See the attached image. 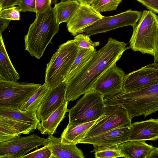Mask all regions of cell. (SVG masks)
Listing matches in <instances>:
<instances>
[{
    "instance_id": "cell-1",
    "label": "cell",
    "mask_w": 158,
    "mask_h": 158,
    "mask_svg": "<svg viewBox=\"0 0 158 158\" xmlns=\"http://www.w3.org/2000/svg\"><path fill=\"white\" fill-rule=\"evenodd\" d=\"M124 42L109 38L107 43L96 51L83 68L67 83L65 99L73 101L93 89L100 77L130 48Z\"/></svg>"
},
{
    "instance_id": "cell-2",
    "label": "cell",
    "mask_w": 158,
    "mask_h": 158,
    "mask_svg": "<svg viewBox=\"0 0 158 158\" xmlns=\"http://www.w3.org/2000/svg\"><path fill=\"white\" fill-rule=\"evenodd\" d=\"M104 100L105 105L125 109L131 120L140 115L146 117L158 111V83L140 90L106 97Z\"/></svg>"
},
{
    "instance_id": "cell-3",
    "label": "cell",
    "mask_w": 158,
    "mask_h": 158,
    "mask_svg": "<svg viewBox=\"0 0 158 158\" xmlns=\"http://www.w3.org/2000/svg\"><path fill=\"white\" fill-rule=\"evenodd\" d=\"M53 8L36 15L24 38L25 50L38 59L43 56L48 44L59 30Z\"/></svg>"
},
{
    "instance_id": "cell-4",
    "label": "cell",
    "mask_w": 158,
    "mask_h": 158,
    "mask_svg": "<svg viewBox=\"0 0 158 158\" xmlns=\"http://www.w3.org/2000/svg\"><path fill=\"white\" fill-rule=\"evenodd\" d=\"M133 28L130 48L154 57L158 47V16L151 10H144Z\"/></svg>"
},
{
    "instance_id": "cell-5",
    "label": "cell",
    "mask_w": 158,
    "mask_h": 158,
    "mask_svg": "<svg viewBox=\"0 0 158 158\" xmlns=\"http://www.w3.org/2000/svg\"><path fill=\"white\" fill-rule=\"evenodd\" d=\"M78 48L73 40L59 46L47 64L44 84L52 89L64 82L76 57Z\"/></svg>"
},
{
    "instance_id": "cell-6",
    "label": "cell",
    "mask_w": 158,
    "mask_h": 158,
    "mask_svg": "<svg viewBox=\"0 0 158 158\" xmlns=\"http://www.w3.org/2000/svg\"><path fill=\"white\" fill-rule=\"evenodd\" d=\"M104 97L94 89L85 93L69 110V125H75L95 120L102 114Z\"/></svg>"
},
{
    "instance_id": "cell-7",
    "label": "cell",
    "mask_w": 158,
    "mask_h": 158,
    "mask_svg": "<svg viewBox=\"0 0 158 158\" xmlns=\"http://www.w3.org/2000/svg\"><path fill=\"white\" fill-rule=\"evenodd\" d=\"M42 85L27 82L8 81L0 78V108L19 109Z\"/></svg>"
},
{
    "instance_id": "cell-8",
    "label": "cell",
    "mask_w": 158,
    "mask_h": 158,
    "mask_svg": "<svg viewBox=\"0 0 158 158\" xmlns=\"http://www.w3.org/2000/svg\"><path fill=\"white\" fill-rule=\"evenodd\" d=\"M131 119L124 108L105 105L102 114L87 133L85 138L95 136L120 127L131 126Z\"/></svg>"
},
{
    "instance_id": "cell-9",
    "label": "cell",
    "mask_w": 158,
    "mask_h": 158,
    "mask_svg": "<svg viewBox=\"0 0 158 158\" xmlns=\"http://www.w3.org/2000/svg\"><path fill=\"white\" fill-rule=\"evenodd\" d=\"M142 12L129 9L110 16H104L83 29L81 33L89 36L104 33L115 29L131 26L133 27L140 19Z\"/></svg>"
},
{
    "instance_id": "cell-10",
    "label": "cell",
    "mask_w": 158,
    "mask_h": 158,
    "mask_svg": "<svg viewBox=\"0 0 158 158\" xmlns=\"http://www.w3.org/2000/svg\"><path fill=\"white\" fill-rule=\"evenodd\" d=\"M0 121L13 127L20 135L29 134L35 130L40 121L34 111L0 108Z\"/></svg>"
},
{
    "instance_id": "cell-11",
    "label": "cell",
    "mask_w": 158,
    "mask_h": 158,
    "mask_svg": "<svg viewBox=\"0 0 158 158\" xmlns=\"http://www.w3.org/2000/svg\"><path fill=\"white\" fill-rule=\"evenodd\" d=\"M158 83V64L153 62L126 74L123 82V91H137Z\"/></svg>"
},
{
    "instance_id": "cell-12",
    "label": "cell",
    "mask_w": 158,
    "mask_h": 158,
    "mask_svg": "<svg viewBox=\"0 0 158 158\" xmlns=\"http://www.w3.org/2000/svg\"><path fill=\"white\" fill-rule=\"evenodd\" d=\"M45 139L34 134L0 143V158H22L32 149L44 146Z\"/></svg>"
},
{
    "instance_id": "cell-13",
    "label": "cell",
    "mask_w": 158,
    "mask_h": 158,
    "mask_svg": "<svg viewBox=\"0 0 158 158\" xmlns=\"http://www.w3.org/2000/svg\"><path fill=\"white\" fill-rule=\"evenodd\" d=\"M126 75L115 63L100 77L93 89L104 97L123 92V82Z\"/></svg>"
},
{
    "instance_id": "cell-14",
    "label": "cell",
    "mask_w": 158,
    "mask_h": 158,
    "mask_svg": "<svg viewBox=\"0 0 158 158\" xmlns=\"http://www.w3.org/2000/svg\"><path fill=\"white\" fill-rule=\"evenodd\" d=\"M103 16L91 5L80 3L68 21L67 27L73 36L81 33L83 29L102 18Z\"/></svg>"
},
{
    "instance_id": "cell-15",
    "label": "cell",
    "mask_w": 158,
    "mask_h": 158,
    "mask_svg": "<svg viewBox=\"0 0 158 158\" xmlns=\"http://www.w3.org/2000/svg\"><path fill=\"white\" fill-rule=\"evenodd\" d=\"M67 86V83L64 82L49 89L36 112L40 121L46 120L64 102Z\"/></svg>"
},
{
    "instance_id": "cell-16",
    "label": "cell",
    "mask_w": 158,
    "mask_h": 158,
    "mask_svg": "<svg viewBox=\"0 0 158 158\" xmlns=\"http://www.w3.org/2000/svg\"><path fill=\"white\" fill-rule=\"evenodd\" d=\"M131 126L111 130L98 135L85 138L78 143L92 144L94 147H104L120 144L129 140Z\"/></svg>"
},
{
    "instance_id": "cell-17",
    "label": "cell",
    "mask_w": 158,
    "mask_h": 158,
    "mask_svg": "<svg viewBox=\"0 0 158 158\" xmlns=\"http://www.w3.org/2000/svg\"><path fill=\"white\" fill-rule=\"evenodd\" d=\"M158 139V119H150L131 124L129 140L155 141Z\"/></svg>"
},
{
    "instance_id": "cell-18",
    "label": "cell",
    "mask_w": 158,
    "mask_h": 158,
    "mask_svg": "<svg viewBox=\"0 0 158 158\" xmlns=\"http://www.w3.org/2000/svg\"><path fill=\"white\" fill-rule=\"evenodd\" d=\"M60 138L52 135L45 139L44 146L48 147L51 151V158H84L82 151L76 144H64Z\"/></svg>"
},
{
    "instance_id": "cell-19",
    "label": "cell",
    "mask_w": 158,
    "mask_h": 158,
    "mask_svg": "<svg viewBox=\"0 0 158 158\" xmlns=\"http://www.w3.org/2000/svg\"><path fill=\"white\" fill-rule=\"evenodd\" d=\"M154 147L145 141L128 140L118 146L119 150L125 158H147Z\"/></svg>"
},
{
    "instance_id": "cell-20",
    "label": "cell",
    "mask_w": 158,
    "mask_h": 158,
    "mask_svg": "<svg viewBox=\"0 0 158 158\" xmlns=\"http://www.w3.org/2000/svg\"><path fill=\"white\" fill-rule=\"evenodd\" d=\"M69 102L66 100L60 106L54 111L45 120L41 121L38 125L37 128L41 134L53 135L56 133V129L64 119L66 112H69Z\"/></svg>"
},
{
    "instance_id": "cell-21",
    "label": "cell",
    "mask_w": 158,
    "mask_h": 158,
    "mask_svg": "<svg viewBox=\"0 0 158 158\" xmlns=\"http://www.w3.org/2000/svg\"><path fill=\"white\" fill-rule=\"evenodd\" d=\"M97 120L75 125L68 124L61 135V142L67 144H78L85 138L87 133Z\"/></svg>"
},
{
    "instance_id": "cell-22",
    "label": "cell",
    "mask_w": 158,
    "mask_h": 158,
    "mask_svg": "<svg viewBox=\"0 0 158 158\" xmlns=\"http://www.w3.org/2000/svg\"><path fill=\"white\" fill-rule=\"evenodd\" d=\"M0 78L10 81H17L20 79L6 50L2 33L0 35Z\"/></svg>"
},
{
    "instance_id": "cell-23",
    "label": "cell",
    "mask_w": 158,
    "mask_h": 158,
    "mask_svg": "<svg viewBox=\"0 0 158 158\" xmlns=\"http://www.w3.org/2000/svg\"><path fill=\"white\" fill-rule=\"evenodd\" d=\"M79 4L80 2L75 0H61L55 4L53 8L58 24L67 23Z\"/></svg>"
},
{
    "instance_id": "cell-24",
    "label": "cell",
    "mask_w": 158,
    "mask_h": 158,
    "mask_svg": "<svg viewBox=\"0 0 158 158\" xmlns=\"http://www.w3.org/2000/svg\"><path fill=\"white\" fill-rule=\"evenodd\" d=\"M96 51L95 48H79L76 57L64 82L67 83L85 65Z\"/></svg>"
},
{
    "instance_id": "cell-25",
    "label": "cell",
    "mask_w": 158,
    "mask_h": 158,
    "mask_svg": "<svg viewBox=\"0 0 158 158\" xmlns=\"http://www.w3.org/2000/svg\"><path fill=\"white\" fill-rule=\"evenodd\" d=\"M49 89L44 83L42 85L29 99L20 106L19 109L24 111H32L36 112Z\"/></svg>"
},
{
    "instance_id": "cell-26",
    "label": "cell",
    "mask_w": 158,
    "mask_h": 158,
    "mask_svg": "<svg viewBox=\"0 0 158 158\" xmlns=\"http://www.w3.org/2000/svg\"><path fill=\"white\" fill-rule=\"evenodd\" d=\"M119 145L104 147H94L91 153L95 152V158H113L122 157L118 148Z\"/></svg>"
},
{
    "instance_id": "cell-27",
    "label": "cell",
    "mask_w": 158,
    "mask_h": 158,
    "mask_svg": "<svg viewBox=\"0 0 158 158\" xmlns=\"http://www.w3.org/2000/svg\"><path fill=\"white\" fill-rule=\"evenodd\" d=\"M122 0H95L91 6L100 13L115 10Z\"/></svg>"
},
{
    "instance_id": "cell-28",
    "label": "cell",
    "mask_w": 158,
    "mask_h": 158,
    "mask_svg": "<svg viewBox=\"0 0 158 158\" xmlns=\"http://www.w3.org/2000/svg\"><path fill=\"white\" fill-rule=\"evenodd\" d=\"M19 135L18 132L13 127L0 121V143L10 141Z\"/></svg>"
},
{
    "instance_id": "cell-29",
    "label": "cell",
    "mask_w": 158,
    "mask_h": 158,
    "mask_svg": "<svg viewBox=\"0 0 158 158\" xmlns=\"http://www.w3.org/2000/svg\"><path fill=\"white\" fill-rule=\"evenodd\" d=\"M90 36L86 34L80 33L75 36L73 40L79 48H89L99 46L100 42H93Z\"/></svg>"
},
{
    "instance_id": "cell-30",
    "label": "cell",
    "mask_w": 158,
    "mask_h": 158,
    "mask_svg": "<svg viewBox=\"0 0 158 158\" xmlns=\"http://www.w3.org/2000/svg\"><path fill=\"white\" fill-rule=\"evenodd\" d=\"M20 12L21 10L18 6L5 8L0 11V18L10 20H19Z\"/></svg>"
},
{
    "instance_id": "cell-31",
    "label": "cell",
    "mask_w": 158,
    "mask_h": 158,
    "mask_svg": "<svg viewBox=\"0 0 158 158\" xmlns=\"http://www.w3.org/2000/svg\"><path fill=\"white\" fill-rule=\"evenodd\" d=\"M52 153L49 148L46 146L25 155L22 158H51Z\"/></svg>"
},
{
    "instance_id": "cell-32",
    "label": "cell",
    "mask_w": 158,
    "mask_h": 158,
    "mask_svg": "<svg viewBox=\"0 0 158 158\" xmlns=\"http://www.w3.org/2000/svg\"><path fill=\"white\" fill-rule=\"evenodd\" d=\"M17 5L22 12H36L35 0H20Z\"/></svg>"
},
{
    "instance_id": "cell-33",
    "label": "cell",
    "mask_w": 158,
    "mask_h": 158,
    "mask_svg": "<svg viewBox=\"0 0 158 158\" xmlns=\"http://www.w3.org/2000/svg\"><path fill=\"white\" fill-rule=\"evenodd\" d=\"M36 15L46 10L51 7V4L54 2L53 0H35Z\"/></svg>"
},
{
    "instance_id": "cell-34",
    "label": "cell",
    "mask_w": 158,
    "mask_h": 158,
    "mask_svg": "<svg viewBox=\"0 0 158 158\" xmlns=\"http://www.w3.org/2000/svg\"><path fill=\"white\" fill-rule=\"evenodd\" d=\"M150 10L158 13V0H136Z\"/></svg>"
},
{
    "instance_id": "cell-35",
    "label": "cell",
    "mask_w": 158,
    "mask_h": 158,
    "mask_svg": "<svg viewBox=\"0 0 158 158\" xmlns=\"http://www.w3.org/2000/svg\"><path fill=\"white\" fill-rule=\"evenodd\" d=\"M20 0H0V11L17 5Z\"/></svg>"
},
{
    "instance_id": "cell-36",
    "label": "cell",
    "mask_w": 158,
    "mask_h": 158,
    "mask_svg": "<svg viewBox=\"0 0 158 158\" xmlns=\"http://www.w3.org/2000/svg\"><path fill=\"white\" fill-rule=\"evenodd\" d=\"M10 20L0 18V32L4 31L8 27Z\"/></svg>"
},
{
    "instance_id": "cell-37",
    "label": "cell",
    "mask_w": 158,
    "mask_h": 158,
    "mask_svg": "<svg viewBox=\"0 0 158 158\" xmlns=\"http://www.w3.org/2000/svg\"><path fill=\"white\" fill-rule=\"evenodd\" d=\"M158 158V147H154L147 157V158Z\"/></svg>"
},
{
    "instance_id": "cell-38",
    "label": "cell",
    "mask_w": 158,
    "mask_h": 158,
    "mask_svg": "<svg viewBox=\"0 0 158 158\" xmlns=\"http://www.w3.org/2000/svg\"><path fill=\"white\" fill-rule=\"evenodd\" d=\"M95 0H79V2L81 4L91 5Z\"/></svg>"
},
{
    "instance_id": "cell-39",
    "label": "cell",
    "mask_w": 158,
    "mask_h": 158,
    "mask_svg": "<svg viewBox=\"0 0 158 158\" xmlns=\"http://www.w3.org/2000/svg\"><path fill=\"white\" fill-rule=\"evenodd\" d=\"M154 62L158 64V47L157 49L156 54L155 56L154 57Z\"/></svg>"
},
{
    "instance_id": "cell-40",
    "label": "cell",
    "mask_w": 158,
    "mask_h": 158,
    "mask_svg": "<svg viewBox=\"0 0 158 158\" xmlns=\"http://www.w3.org/2000/svg\"><path fill=\"white\" fill-rule=\"evenodd\" d=\"M75 0L78 1L79 2V0Z\"/></svg>"
}]
</instances>
